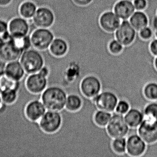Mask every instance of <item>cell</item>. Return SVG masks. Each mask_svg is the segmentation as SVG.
<instances>
[{
    "mask_svg": "<svg viewBox=\"0 0 157 157\" xmlns=\"http://www.w3.org/2000/svg\"><path fill=\"white\" fill-rule=\"evenodd\" d=\"M73 2L79 6H86L92 2L93 0H72Z\"/></svg>",
    "mask_w": 157,
    "mask_h": 157,
    "instance_id": "cell-38",
    "label": "cell"
},
{
    "mask_svg": "<svg viewBox=\"0 0 157 157\" xmlns=\"http://www.w3.org/2000/svg\"><path fill=\"white\" fill-rule=\"evenodd\" d=\"M19 60L27 75L39 72L45 65L43 53L33 48L23 52Z\"/></svg>",
    "mask_w": 157,
    "mask_h": 157,
    "instance_id": "cell-2",
    "label": "cell"
},
{
    "mask_svg": "<svg viewBox=\"0 0 157 157\" xmlns=\"http://www.w3.org/2000/svg\"><path fill=\"white\" fill-rule=\"evenodd\" d=\"M91 99L98 109L112 113L115 112L119 100L113 92L107 90H101L98 95Z\"/></svg>",
    "mask_w": 157,
    "mask_h": 157,
    "instance_id": "cell-8",
    "label": "cell"
},
{
    "mask_svg": "<svg viewBox=\"0 0 157 157\" xmlns=\"http://www.w3.org/2000/svg\"><path fill=\"white\" fill-rule=\"evenodd\" d=\"M149 50L154 56H157V38L151 41L149 46Z\"/></svg>",
    "mask_w": 157,
    "mask_h": 157,
    "instance_id": "cell-36",
    "label": "cell"
},
{
    "mask_svg": "<svg viewBox=\"0 0 157 157\" xmlns=\"http://www.w3.org/2000/svg\"><path fill=\"white\" fill-rule=\"evenodd\" d=\"M9 31V21L0 18V35Z\"/></svg>",
    "mask_w": 157,
    "mask_h": 157,
    "instance_id": "cell-37",
    "label": "cell"
},
{
    "mask_svg": "<svg viewBox=\"0 0 157 157\" xmlns=\"http://www.w3.org/2000/svg\"><path fill=\"white\" fill-rule=\"evenodd\" d=\"M106 130L112 138L126 137L130 128L125 120L124 115L115 112L112 113V117L106 126Z\"/></svg>",
    "mask_w": 157,
    "mask_h": 157,
    "instance_id": "cell-5",
    "label": "cell"
},
{
    "mask_svg": "<svg viewBox=\"0 0 157 157\" xmlns=\"http://www.w3.org/2000/svg\"><path fill=\"white\" fill-rule=\"evenodd\" d=\"M129 22L136 31H140L142 28L148 26V18L143 11H136L129 19Z\"/></svg>",
    "mask_w": 157,
    "mask_h": 157,
    "instance_id": "cell-22",
    "label": "cell"
},
{
    "mask_svg": "<svg viewBox=\"0 0 157 157\" xmlns=\"http://www.w3.org/2000/svg\"><path fill=\"white\" fill-rule=\"evenodd\" d=\"M47 110L40 99H34L28 102L25 107V116L30 122L37 123Z\"/></svg>",
    "mask_w": 157,
    "mask_h": 157,
    "instance_id": "cell-13",
    "label": "cell"
},
{
    "mask_svg": "<svg viewBox=\"0 0 157 157\" xmlns=\"http://www.w3.org/2000/svg\"><path fill=\"white\" fill-rule=\"evenodd\" d=\"M19 90L15 89H9L0 92L2 102L8 105L15 103L19 97Z\"/></svg>",
    "mask_w": 157,
    "mask_h": 157,
    "instance_id": "cell-25",
    "label": "cell"
},
{
    "mask_svg": "<svg viewBox=\"0 0 157 157\" xmlns=\"http://www.w3.org/2000/svg\"><path fill=\"white\" fill-rule=\"evenodd\" d=\"M6 42L4 41V40L2 39V36H0V49L2 48V47L5 44Z\"/></svg>",
    "mask_w": 157,
    "mask_h": 157,
    "instance_id": "cell-42",
    "label": "cell"
},
{
    "mask_svg": "<svg viewBox=\"0 0 157 157\" xmlns=\"http://www.w3.org/2000/svg\"><path fill=\"white\" fill-rule=\"evenodd\" d=\"M133 2L136 11H143L147 6V0H134Z\"/></svg>",
    "mask_w": 157,
    "mask_h": 157,
    "instance_id": "cell-35",
    "label": "cell"
},
{
    "mask_svg": "<svg viewBox=\"0 0 157 157\" xmlns=\"http://www.w3.org/2000/svg\"><path fill=\"white\" fill-rule=\"evenodd\" d=\"M153 35V32L150 27L146 26L139 31V36L144 40H150Z\"/></svg>",
    "mask_w": 157,
    "mask_h": 157,
    "instance_id": "cell-34",
    "label": "cell"
},
{
    "mask_svg": "<svg viewBox=\"0 0 157 157\" xmlns=\"http://www.w3.org/2000/svg\"><path fill=\"white\" fill-rule=\"evenodd\" d=\"M4 105V103L2 102V100L1 95V93H0V110L2 108Z\"/></svg>",
    "mask_w": 157,
    "mask_h": 157,
    "instance_id": "cell-43",
    "label": "cell"
},
{
    "mask_svg": "<svg viewBox=\"0 0 157 157\" xmlns=\"http://www.w3.org/2000/svg\"><path fill=\"white\" fill-rule=\"evenodd\" d=\"M30 37L32 48L44 52L48 51L55 36L50 28H36Z\"/></svg>",
    "mask_w": 157,
    "mask_h": 157,
    "instance_id": "cell-3",
    "label": "cell"
},
{
    "mask_svg": "<svg viewBox=\"0 0 157 157\" xmlns=\"http://www.w3.org/2000/svg\"><path fill=\"white\" fill-rule=\"evenodd\" d=\"M82 94L88 98L92 99L102 90L101 81L96 76L88 75L84 77L80 84Z\"/></svg>",
    "mask_w": 157,
    "mask_h": 157,
    "instance_id": "cell-12",
    "label": "cell"
},
{
    "mask_svg": "<svg viewBox=\"0 0 157 157\" xmlns=\"http://www.w3.org/2000/svg\"><path fill=\"white\" fill-rule=\"evenodd\" d=\"M6 64V62L0 59V76L5 74Z\"/></svg>",
    "mask_w": 157,
    "mask_h": 157,
    "instance_id": "cell-40",
    "label": "cell"
},
{
    "mask_svg": "<svg viewBox=\"0 0 157 157\" xmlns=\"http://www.w3.org/2000/svg\"><path fill=\"white\" fill-rule=\"evenodd\" d=\"M30 29L29 21L19 15L13 17L9 21V31L13 37L29 35Z\"/></svg>",
    "mask_w": 157,
    "mask_h": 157,
    "instance_id": "cell-14",
    "label": "cell"
},
{
    "mask_svg": "<svg viewBox=\"0 0 157 157\" xmlns=\"http://www.w3.org/2000/svg\"><path fill=\"white\" fill-rule=\"evenodd\" d=\"M125 120L129 127L137 128L144 119L143 112L136 108H130L124 115Z\"/></svg>",
    "mask_w": 157,
    "mask_h": 157,
    "instance_id": "cell-21",
    "label": "cell"
},
{
    "mask_svg": "<svg viewBox=\"0 0 157 157\" xmlns=\"http://www.w3.org/2000/svg\"><path fill=\"white\" fill-rule=\"evenodd\" d=\"M143 112L145 117L157 120V101L148 103L144 107Z\"/></svg>",
    "mask_w": 157,
    "mask_h": 157,
    "instance_id": "cell-30",
    "label": "cell"
},
{
    "mask_svg": "<svg viewBox=\"0 0 157 157\" xmlns=\"http://www.w3.org/2000/svg\"><path fill=\"white\" fill-rule=\"evenodd\" d=\"M157 157V141L147 144V148L142 157Z\"/></svg>",
    "mask_w": 157,
    "mask_h": 157,
    "instance_id": "cell-33",
    "label": "cell"
},
{
    "mask_svg": "<svg viewBox=\"0 0 157 157\" xmlns=\"http://www.w3.org/2000/svg\"><path fill=\"white\" fill-rule=\"evenodd\" d=\"M112 147L113 151L119 157H128L127 153V137H117L113 138Z\"/></svg>",
    "mask_w": 157,
    "mask_h": 157,
    "instance_id": "cell-23",
    "label": "cell"
},
{
    "mask_svg": "<svg viewBox=\"0 0 157 157\" xmlns=\"http://www.w3.org/2000/svg\"><path fill=\"white\" fill-rule=\"evenodd\" d=\"M147 146V143L137 132L130 133L127 136V153L128 157H142Z\"/></svg>",
    "mask_w": 157,
    "mask_h": 157,
    "instance_id": "cell-10",
    "label": "cell"
},
{
    "mask_svg": "<svg viewBox=\"0 0 157 157\" xmlns=\"http://www.w3.org/2000/svg\"><path fill=\"white\" fill-rule=\"evenodd\" d=\"M37 123L43 132L47 134H54L62 125V115L60 112L47 110Z\"/></svg>",
    "mask_w": 157,
    "mask_h": 157,
    "instance_id": "cell-4",
    "label": "cell"
},
{
    "mask_svg": "<svg viewBox=\"0 0 157 157\" xmlns=\"http://www.w3.org/2000/svg\"><path fill=\"white\" fill-rule=\"evenodd\" d=\"M21 82H17L9 78L6 74L0 76V92L9 89L19 90Z\"/></svg>",
    "mask_w": 157,
    "mask_h": 157,
    "instance_id": "cell-27",
    "label": "cell"
},
{
    "mask_svg": "<svg viewBox=\"0 0 157 157\" xmlns=\"http://www.w3.org/2000/svg\"><path fill=\"white\" fill-rule=\"evenodd\" d=\"M31 21L36 28H51L56 21L55 13L48 6L38 7Z\"/></svg>",
    "mask_w": 157,
    "mask_h": 157,
    "instance_id": "cell-7",
    "label": "cell"
},
{
    "mask_svg": "<svg viewBox=\"0 0 157 157\" xmlns=\"http://www.w3.org/2000/svg\"><path fill=\"white\" fill-rule=\"evenodd\" d=\"M155 35L156 38H157V30H155Z\"/></svg>",
    "mask_w": 157,
    "mask_h": 157,
    "instance_id": "cell-45",
    "label": "cell"
},
{
    "mask_svg": "<svg viewBox=\"0 0 157 157\" xmlns=\"http://www.w3.org/2000/svg\"><path fill=\"white\" fill-rule=\"evenodd\" d=\"M13 0H0V7L5 8L11 5Z\"/></svg>",
    "mask_w": 157,
    "mask_h": 157,
    "instance_id": "cell-39",
    "label": "cell"
},
{
    "mask_svg": "<svg viewBox=\"0 0 157 157\" xmlns=\"http://www.w3.org/2000/svg\"><path fill=\"white\" fill-rule=\"evenodd\" d=\"M137 133L147 144L157 141V120L144 117L137 128Z\"/></svg>",
    "mask_w": 157,
    "mask_h": 157,
    "instance_id": "cell-9",
    "label": "cell"
},
{
    "mask_svg": "<svg viewBox=\"0 0 157 157\" xmlns=\"http://www.w3.org/2000/svg\"><path fill=\"white\" fill-rule=\"evenodd\" d=\"M5 74L9 78L17 82L21 81L27 75L19 60L7 63Z\"/></svg>",
    "mask_w": 157,
    "mask_h": 157,
    "instance_id": "cell-17",
    "label": "cell"
},
{
    "mask_svg": "<svg viewBox=\"0 0 157 157\" xmlns=\"http://www.w3.org/2000/svg\"><path fill=\"white\" fill-rule=\"evenodd\" d=\"M156 16H157V11H156Z\"/></svg>",
    "mask_w": 157,
    "mask_h": 157,
    "instance_id": "cell-46",
    "label": "cell"
},
{
    "mask_svg": "<svg viewBox=\"0 0 157 157\" xmlns=\"http://www.w3.org/2000/svg\"><path fill=\"white\" fill-rule=\"evenodd\" d=\"M121 19L114 12H105L99 18V24L101 28L107 33H113L117 30L121 24Z\"/></svg>",
    "mask_w": 157,
    "mask_h": 157,
    "instance_id": "cell-15",
    "label": "cell"
},
{
    "mask_svg": "<svg viewBox=\"0 0 157 157\" xmlns=\"http://www.w3.org/2000/svg\"><path fill=\"white\" fill-rule=\"evenodd\" d=\"M152 24H153V26L154 29L155 30H157V17L155 16L154 17V19L153 20V22H152Z\"/></svg>",
    "mask_w": 157,
    "mask_h": 157,
    "instance_id": "cell-41",
    "label": "cell"
},
{
    "mask_svg": "<svg viewBox=\"0 0 157 157\" xmlns=\"http://www.w3.org/2000/svg\"><path fill=\"white\" fill-rule=\"evenodd\" d=\"M67 93L62 87L48 86L40 95L41 100L48 110L61 112L65 108Z\"/></svg>",
    "mask_w": 157,
    "mask_h": 157,
    "instance_id": "cell-1",
    "label": "cell"
},
{
    "mask_svg": "<svg viewBox=\"0 0 157 157\" xmlns=\"http://www.w3.org/2000/svg\"><path fill=\"white\" fill-rule=\"evenodd\" d=\"M124 48V46L117 39L112 40L108 44V51L112 55H119L123 52Z\"/></svg>",
    "mask_w": 157,
    "mask_h": 157,
    "instance_id": "cell-31",
    "label": "cell"
},
{
    "mask_svg": "<svg viewBox=\"0 0 157 157\" xmlns=\"http://www.w3.org/2000/svg\"><path fill=\"white\" fill-rule=\"evenodd\" d=\"M82 100L80 95L75 94H67L65 109L70 112H76L81 108Z\"/></svg>",
    "mask_w": 157,
    "mask_h": 157,
    "instance_id": "cell-24",
    "label": "cell"
},
{
    "mask_svg": "<svg viewBox=\"0 0 157 157\" xmlns=\"http://www.w3.org/2000/svg\"><path fill=\"white\" fill-rule=\"evenodd\" d=\"M23 81L26 90L34 95H41L48 86L47 77L39 72L27 74Z\"/></svg>",
    "mask_w": 157,
    "mask_h": 157,
    "instance_id": "cell-6",
    "label": "cell"
},
{
    "mask_svg": "<svg viewBox=\"0 0 157 157\" xmlns=\"http://www.w3.org/2000/svg\"><path fill=\"white\" fill-rule=\"evenodd\" d=\"M11 41L17 48L22 52L32 48L30 35L21 37L12 36Z\"/></svg>",
    "mask_w": 157,
    "mask_h": 157,
    "instance_id": "cell-26",
    "label": "cell"
},
{
    "mask_svg": "<svg viewBox=\"0 0 157 157\" xmlns=\"http://www.w3.org/2000/svg\"><path fill=\"white\" fill-rule=\"evenodd\" d=\"M69 50L68 44L64 38L55 37L48 50L52 56L61 58L65 56Z\"/></svg>",
    "mask_w": 157,
    "mask_h": 157,
    "instance_id": "cell-18",
    "label": "cell"
},
{
    "mask_svg": "<svg viewBox=\"0 0 157 157\" xmlns=\"http://www.w3.org/2000/svg\"><path fill=\"white\" fill-rule=\"evenodd\" d=\"M116 39L124 46L131 45L136 37V30L129 21L124 20L121 22L119 27L115 31Z\"/></svg>",
    "mask_w": 157,
    "mask_h": 157,
    "instance_id": "cell-11",
    "label": "cell"
},
{
    "mask_svg": "<svg viewBox=\"0 0 157 157\" xmlns=\"http://www.w3.org/2000/svg\"><path fill=\"white\" fill-rule=\"evenodd\" d=\"M134 4L130 0H120L113 7V12L121 20H128L135 12Z\"/></svg>",
    "mask_w": 157,
    "mask_h": 157,
    "instance_id": "cell-16",
    "label": "cell"
},
{
    "mask_svg": "<svg viewBox=\"0 0 157 157\" xmlns=\"http://www.w3.org/2000/svg\"><path fill=\"white\" fill-rule=\"evenodd\" d=\"M112 116V113L98 109L94 114V121L99 126L105 127L109 123Z\"/></svg>",
    "mask_w": 157,
    "mask_h": 157,
    "instance_id": "cell-28",
    "label": "cell"
},
{
    "mask_svg": "<svg viewBox=\"0 0 157 157\" xmlns=\"http://www.w3.org/2000/svg\"><path fill=\"white\" fill-rule=\"evenodd\" d=\"M38 7L36 3L32 0H25L18 7L19 16L28 21H32L34 16Z\"/></svg>",
    "mask_w": 157,
    "mask_h": 157,
    "instance_id": "cell-20",
    "label": "cell"
},
{
    "mask_svg": "<svg viewBox=\"0 0 157 157\" xmlns=\"http://www.w3.org/2000/svg\"><path fill=\"white\" fill-rule=\"evenodd\" d=\"M23 52L17 48L11 41L7 42L0 49V59L6 63L19 60Z\"/></svg>",
    "mask_w": 157,
    "mask_h": 157,
    "instance_id": "cell-19",
    "label": "cell"
},
{
    "mask_svg": "<svg viewBox=\"0 0 157 157\" xmlns=\"http://www.w3.org/2000/svg\"><path fill=\"white\" fill-rule=\"evenodd\" d=\"M154 65H155V68L157 70V56L155 57L154 59Z\"/></svg>",
    "mask_w": 157,
    "mask_h": 157,
    "instance_id": "cell-44",
    "label": "cell"
},
{
    "mask_svg": "<svg viewBox=\"0 0 157 157\" xmlns=\"http://www.w3.org/2000/svg\"><path fill=\"white\" fill-rule=\"evenodd\" d=\"M130 104L124 99L118 100V102L116 107L115 112L120 114L124 115L130 109Z\"/></svg>",
    "mask_w": 157,
    "mask_h": 157,
    "instance_id": "cell-32",
    "label": "cell"
},
{
    "mask_svg": "<svg viewBox=\"0 0 157 157\" xmlns=\"http://www.w3.org/2000/svg\"><path fill=\"white\" fill-rule=\"evenodd\" d=\"M143 93L149 101H157V82H151L147 83L143 89Z\"/></svg>",
    "mask_w": 157,
    "mask_h": 157,
    "instance_id": "cell-29",
    "label": "cell"
}]
</instances>
